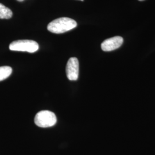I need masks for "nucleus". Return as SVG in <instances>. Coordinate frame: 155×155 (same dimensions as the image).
Wrapping results in <instances>:
<instances>
[{
	"mask_svg": "<svg viewBox=\"0 0 155 155\" xmlns=\"http://www.w3.org/2000/svg\"><path fill=\"white\" fill-rule=\"evenodd\" d=\"M80 1H83V0H80Z\"/></svg>",
	"mask_w": 155,
	"mask_h": 155,
	"instance_id": "9d476101",
	"label": "nucleus"
},
{
	"mask_svg": "<svg viewBox=\"0 0 155 155\" xmlns=\"http://www.w3.org/2000/svg\"><path fill=\"white\" fill-rule=\"evenodd\" d=\"M17 1H19V2H22L24 0H17Z\"/></svg>",
	"mask_w": 155,
	"mask_h": 155,
	"instance_id": "6e6552de",
	"label": "nucleus"
},
{
	"mask_svg": "<svg viewBox=\"0 0 155 155\" xmlns=\"http://www.w3.org/2000/svg\"><path fill=\"white\" fill-rule=\"evenodd\" d=\"M124 42V39L121 36H115L106 39L101 44V48L104 51L108 52L120 48Z\"/></svg>",
	"mask_w": 155,
	"mask_h": 155,
	"instance_id": "39448f33",
	"label": "nucleus"
},
{
	"mask_svg": "<svg viewBox=\"0 0 155 155\" xmlns=\"http://www.w3.org/2000/svg\"><path fill=\"white\" fill-rule=\"evenodd\" d=\"M67 77L70 81H77L79 76V61L76 58H71L66 66Z\"/></svg>",
	"mask_w": 155,
	"mask_h": 155,
	"instance_id": "20e7f679",
	"label": "nucleus"
},
{
	"mask_svg": "<svg viewBox=\"0 0 155 155\" xmlns=\"http://www.w3.org/2000/svg\"><path fill=\"white\" fill-rule=\"evenodd\" d=\"M38 43L31 40H19L13 41L9 45V49L14 51L34 53L39 50Z\"/></svg>",
	"mask_w": 155,
	"mask_h": 155,
	"instance_id": "7ed1b4c3",
	"label": "nucleus"
},
{
	"mask_svg": "<svg viewBox=\"0 0 155 155\" xmlns=\"http://www.w3.org/2000/svg\"><path fill=\"white\" fill-rule=\"evenodd\" d=\"M77 26V22L68 17H61L51 21L47 29L52 33L60 34L69 31Z\"/></svg>",
	"mask_w": 155,
	"mask_h": 155,
	"instance_id": "f257e3e1",
	"label": "nucleus"
},
{
	"mask_svg": "<svg viewBox=\"0 0 155 155\" xmlns=\"http://www.w3.org/2000/svg\"><path fill=\"white\" fill-rule=\"evenodd\" d=\"M12 68L9 66L0 67V81H4L11 75Z\"/></svg>",
	"mask_w": 155,
	"mask_h": 155,
	"instance_id": "0eeeda50",
	"label": "nucleus"
},
{
	"mask_svg": "<svg viewBox=\"0 0 155 155\" xmlns=\"http://www.w3.org/2000/svg\"><path fill=\"white\" fill-rule=\"evenodd\" d=\"M140 1H144V0H139Z\"/></svg>",
	"mask_w": 155,
	"mask_h": 155,
	"instance_id": "1a4fd4ad",
	"label": "nucleus"
},
{
	"mask_svg": "<svg viewBox=\"0 0 155 155\" xmlns=\"http://www.w3.org/2000/svg\"><path fill=\"white\" fill-rule=\"evenodd\" d=\"M12 15L11 10L0 3V19H9Z\"/></svg>",
	"mask_w": 155,
	"mask_h": 155,
	"instance_id": "423d86ee",
	"label": "nucleus"
},
{
	"mask_svg": "<svg viewBox=\"0 0 155 155\" xmlns=\"http://www.w3.org/2000/svg\"><path fill=\"white\" fill-rule=\"evenodd\" d=\"M57 118L54 113L48 110L39 111L35 117V124L40 127H49L55 125Z\"/></svg>",
	"mask_w": 155,
	"mask_h": 155,
	"instance_id": "f03ea898",
	"label": "nucleus"
}]
</instances>
